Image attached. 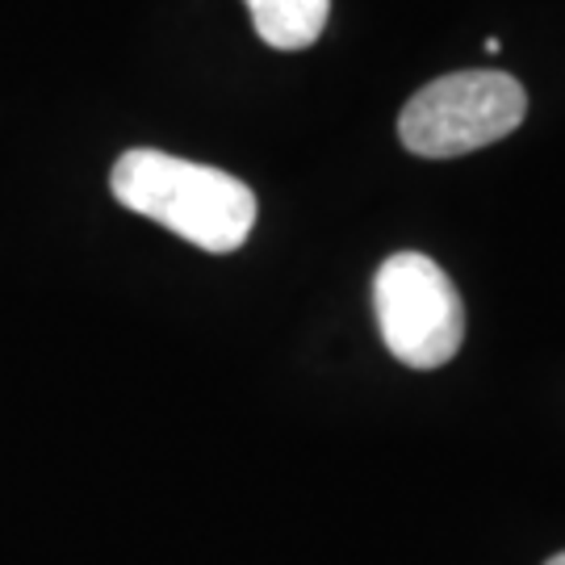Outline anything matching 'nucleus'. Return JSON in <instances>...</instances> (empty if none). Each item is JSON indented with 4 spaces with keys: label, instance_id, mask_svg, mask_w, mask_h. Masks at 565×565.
Segmentation results:
<instances>
[{
    "label": "nucleus",
    "instance_id": "obj_1",
    "mask_svg": "<svg viewBox=\"0 0 565 565\" xmlns=\"http://www.w3.org/2000/svg\"><path fill=\"white\" fill-rule=\"evenodd\" d=\"M109 189L130 214L214 256L239 252L256 226V193L239 177L151 147L126 151L109 172Z\"/></svg>",
    "mask_w": 565,
    "mask_h": 565
},
{
    "label": "nucleus",
    "instance_id": "obj_2",
    "mask_svg": "<svg viewBox=\"0 0 565 565\" xmlns=\"http://www.w3.org/2000/svg\"><path fill=\"white\" fill-rule=\"evenodd\" d=\"M527 114L524 84L507 72H448L424 84L398 114V139L424 160L482 151L520 130Z\"/></svg>",
    "mask_w": 565,
    "mask_h": 565
},
{
    "label": "nucleus",
    "instance_id": "obj_3",
    "mask_svg": "<svg viewBox=\"0 0 565 565\" xmlns=\"http://www.w3.org/2000/svg\"><path fill=\"white\" fill-rule=\"evenodd\" d=\"M373 310L390 356L406 369H440L461 352V294L431 256H390L373 277Z\"/></svg>",
    "mask_w": 565,
    "mask_h": 565
},
{
    "label": "nucleus",
    "instance_id": "obj_4",
    "mask_svg": "<svg viewBox=\"0 0 565 565\" xmlns=\"http://www.w3.org/2000/svg\"><path fill=\"white\" fill-rule=\"evenodd\" d=\"M260 42L273 51H306L315 46L331 18V0H243Z\"/></svg>",
    "mask_w": 565,
    "mask_h": 565
},
{
    "label": "nucleus",
    "instance_id": "obj_5",
    "mask_svg": "<svg viewBox=\"0 0 565 565\" xmlns=\"http://www.w3.org/2000/svg\"><path fill=\"white\" fill-rule=\"evenodd\" d=\"M545 565H565V553H557V557H548Z\"/></svg>",
    "mask_w": 565,
    "mask_h": 565
}]
</instances>
